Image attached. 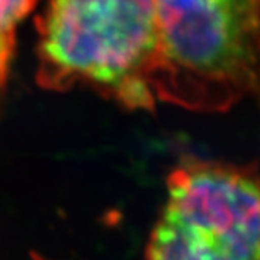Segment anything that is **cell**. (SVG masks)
I'll return each instance as SVG.
<instances>
[{
	"instance_id": "cell-1",
	"label": "cell",
	"mask_w": 260,
	"mask_h": 260,
	"mask_svg": "<svg viewBox=\"0 0 260 260\" xmlns=\"http://www.w3.org/2000/svg\"><path fill=\"white\" fill-rule=\"evenodd\" d=\"M36 27L43 88L85 85L128 110L155 107L154 0H49Z\"/></svg>"
},
{
	"instance_id": "cell-3",
	"label": "cell",
	"mask_w": 260,
	"mask_h": 260,
	"mask_svg": "<svg viewBox=\"0 0 260 260\" xmlns=\"http://www.w3.org/2000/svg\"><path fill=\"white\" fill-rule=\"evenodd\" d=\"M166 191L146 260H260L257 165L183 158Z\"/></svg>"
},
{
	"instance_id": "cell-2",
	"label": "cell",
	"mask_w": 260,
	"mask_h": 260,
	"mask_svg": "<svg viewBox=\"0 0 260 260\" xmlns=\"http://www.w3.org/2000/svg\"><path fill=\"white\" fill-rule=\"evenodd\" d=\"M155 101L224 111L260 91V0H154Z\"/></svg>"
},
{
	"instance_id": "cell-4",
	"label": "cell",
	"mask_w": 260,
	"mask_h": 260,
	"mask_svg": "<svg viewBox=\"0 0 260 260\" xmlns=\"http://www.w3.org/2000/svg\"><path fill=\"white\" fill-rule=\"evenodd\" d=\"M38 0H0V44H16L14 31Z\"/></svg>"
}]
</instances>
